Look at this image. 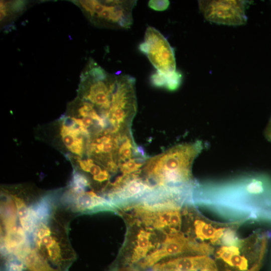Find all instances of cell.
I'll use <instances>...</instances> for the list:
<instances>
[{
    "instance_id": "5b68a950",
    "label": "cell",
    "mask_w": 271,
    "mask_h": 271,
    "mask_svg": "<svg viewBox=\"0 0 271 271\" xmlns=\"http://www.w3.org/2000/svg\"><path fill=\"white\" fill-rule=\"evenodd\" d=\"M248 1H199L201 13L207 21L229 26L244 25L247 22L245 9Z\"/></svg>"
},
{
    "instance_id": "8992f818",
    "label": "cell",
    "mask_w": 271,
    "mask_h": 271,
    "mask_svg": "<svg viewBox=\"0 0 271 271\" xmlns=\"http://www.w3.org/2000/svg\"><path fill=\"white\" fill-rule=\"evenodd\" d=\"M101 11L90 17L94 23L101 22L114 28L127 29L133 24L132 11L137 1H101Z\"/></svg>"
},
{
    "instance_id": "4fadbf2b",
    "label": "cell",
    "mask_w": 271,
    "mask_h": 271,
    "mask_svg": "<svg viewBox=\"0 0 271 271\" xmlns=\"http://www.w3.org/2000/svg\"><path fill=\"white\" fill-rule=\"evenodd\" d=\"M83 126L89 127L93 124L94 119L89 116H84L82 119Z\"/></svg>"
},
{
    "instance_id": "9a60e30c",
    "label": "cell",
    "mask_w": 271,
    "mask_h": 271,
    "mask_svg": "<svg viewBox=\"0 0 271 271\" xmlns=\"http://www.w3.org/2000/svg\"><path fill=\"white\" fill-rule=\"evenodd\" d=\"M6 16V6L3 2H1V20Z\"/></svg>"
},
{
    "instance_id": "6da1fadb",
    "label": "cell",
    "mask_w": 271,
    "mask_h": 271,
    "mask_svg": "<svg viewBox=\"0 0 271 271\" xmlns=\"http://www.w3.org/2000/svg\"><path fill=\"white\" fill-rule=\"evenodd\" d=\"M191 202L235 221L271 219V180L245 174L220 181L196 182Z\"/></svg>"
},
{
    "instance_id": "7a4b0ae2",
    "label": "cell",
    "mask_w": 271,
    "mask_h": 271,
    "mask_svg": "<svg viewBox=\"0 0 271 271\" xmlns=\"http://www.w3.org/2000/svg\"><path fill=\"white\" fill-rule=\"evenodd\" d=\"M203 148L200 141L180 145L148 160L145 169L146 178L156 188L178 192L189 190L196 182L192 178V165Z\"/></svg>"
},
{
    "instance_id": "ba28073f",
    "label": "cell",
    "mask_w": 271,
    "mask_h": 271,
    "mask_svg": "<svg viewBox=\"0 0 271 271\" xmlns=\"http://www.w3.org/2000/svg\"><path fill=\"white\" fill-rule=\"evenodd\" d=\"M182 76L180 73L176 72L173 74L165 75L156 72L151 77V81L156 87H164L169 90H175L180 86Z\"/></svg>"
},
{
    "instance_id": "2e32d148",
    "label": "cell",
    "mask_w": 271,
    "mask_h": 271,
    "mask_svg": "<svg viewBox=\"0 0 271 271\" xmlns=\"http://www.w3.org/2000/svg\"><path fill=\"white\" fill-rule=\"evenodd\" d=\"M15 26L14 24H10L4 28V31L5 33H8L11 31L12 30L14 29Z\"/></svg>"
},
{
    "instance_id": "3957f363",
    "label": "cell",
    "mask_w": 271,
    "mask_h": 271,
    "mask_svg": "<svg viewBox=\"0 0 271 271\" xmlns=\"http://www.w3.org/2000/svg\"><path fill=\"white\" fill-rule=\"evenodd\" d=\"M267 241L264 233L255 232L245 238H238L231 244L215 248L213 259L218 271H258Z\"/></svg>"
},
{
    "instance_id": "8fae6325",
    "label": "cell",
    "mask_w": 271,
    "mask_h": 271,
    "mask_svg": "<svg viewBox=\"0 0 271 271\" xmlns=\"http://www.w3.org/2000/svg\"><path fill=\"white\" fill-rule=\"evenodd\" d=\"M26 5V3L24 1H16L13 3L11 6V10L13 12H18L22 11Z\"/></svg>"
},
{
    "instance_id": "5bb4252c",
    "label": "cell",
    "mask_w": 271,
    "mask_h": 271,
    "mask_svg": "<svg viewBox=\"0 0 271 271\" xmlns=\"http://www.w3.org/2000/svg\"><path fill=\"white\" fill-rule=\"evenodd\" d=\"M265 136L268 141L271 142V118L265 129Z\"/></svg>"
},
{
    "instance_id": "9c48e42d",
    "label": "cell",
    "mask_w": 271,
    "mask_h": 271,
    "mask_svg": "<svg viewBox=\"0 0 271 271\" xmlns=\"http://www.w3.org/2000/svg\"><path fill=\"white\" fill-rule=\"evenodd\" d=\"M169 4V1H150L148 5L154 10L164 11L168 8Z\"/></svg>"
},
{
    "instance_id": "30bf717a",
    "label": "cell",
    "mask_w": 271,
    "mask_h": 271,
    "mask_svg": "<svg viewBox=\"0 0 271 271\" xmlns=\"http://www.w3.org/2000/svg\"><path fill=\"white\" fill-rule=\"evenodd\" d=\"M62 140L64 145L68 148H73L75 145V139L71 132L66 131L63 133Z\"/></svg>"
},
{
    "instance_id": "7c38bea8",
    "label": "cell",
    "mask_w": 271,
    "mask_h": 271,
    "mask_svg": "<svg viewBox=\"0 0 271 271\" xmlns=\"http://www.w3.org/2000/svg\"><path fill=\"white\" fill-rule=\"evenodd\" d=\"M114 145L111 142L103 144L102 152L105 153H110L114 149Z\"/></svg>"
},
{
    "instance_id": "277c9868",
    "label": "cell",
    "mask_w": 271,
    "mask_h": 271,
    "mask_svg": "<svg viewBox=\"0 0 271 271\" xmlns=\"http://www.w3.org/2000/svg\"><path fill=\"white\" fill-rule=\"evenodd\" d=\"M139 49L147 56L157 72L165 75L176 72L174 49L156 28L151 26L147 28L144 42L140 44Z\"/></svg>"
},
{
    "instance_id": "52a82bcc",
    "label": "cell",
    "mask_w": 271,
    "mask_h": 271,
    "mask_svg": "<svg viewBox=\"0 0 271 271\" xmlns=\"http://www.w3.org/2000/svg\"><path fill=\"white\" fill-rule=\"evenodd\" d=\"M154 271H218L210 255L186 254L165 258L152 266Z\"/></svg>"
}]
</instances>
